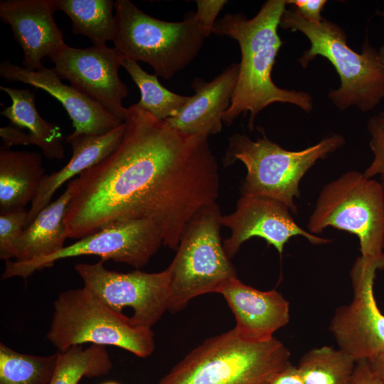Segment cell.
I'll return each instance as SVG.
<instances>
[{
    "instance_id": "obj_7",
    "label": "cell",
    "mask_w": 384,
    "mask_h": 384,
    "mask_svg": "<svg viewBox=\"0 0 384 384\" xmlns=\"http://www.w3.org/2000/svg\"><path fill=\"white\" fill-rule=\"evenodd\" d=\"M48 341L58 351L77 345L112 346L145 358L155 348L151 329L134 326L84 287L61 292L53 302Z\"/></svg>"
},
{
    "instance_id": "obj_8",
    "label": "cell",
    "mask_w": 384,
    "mask_h": 384,
    "mask_svg": "<svg viewBox=\"0 0 384 384\" xmlns=\"http://www.w3.org/2000/svg\"><path fill=\"white\" fill-rule=\"evenodd\" d=\"M221 217L215 203L200 210L188 224L167 267L171 272L170 312L182 310L196 297L216 293L223 283L237 277L221 242Z\"/></svg>"
},
{
    "instance_id": "obj_2",
    "label": "cell",
    "mask_w": 384,
    "mask_h": 384,
    "mask_svg": "<svg viewBox=\"0 0 384 384\" xmlns=\"http://www.w3.org/2000/svg\"><path fill=\"white\" fill-rule=\"evenodd\" d=\"M287 0H268L252 18L242 13H227L218 18L213 33L235 40L241 53L235 91L223 122L230 125L241 114L250 113L248 127L254 129L257 115L269 105L289 103L309 112L311 95L304 91L277 86L272 72L282 41L278 34Z\"/></svg>"
},
{
    "instance_id": "obj_35",
    "label": "cell",
    "mask_w": 384,
    "mask_h": 384,
    "mask_svg": "<svg viewBox=\"0 0 384 384\" xmlns=\"http://www.w3.org/2000/svg\"><path fill=\"white\" fill-rule=\"evenodd\" d=\"M368 361L372 369L382 380L384 384V351Z\"/></svg>"
},
{
    "instance_id": "obj_11",
    "label": "cell",
    "mask_w": 384,
    "mask_h": 384,
    "mask_svg": "<svg viewBox=\"0 0 384 384\" xmlns=\"http://www.w3.org/2000/svg\"><path fill=\"white\" fill-rule=\"evenodd\" d=\"M74 268L83 287L110 309L123 316V311L130 309L129 321L134 326L151 329L168 311L171 284L168 267L159 272L136 270L122 273L107 269L100 260L78 263Z\"/></svg>"
},
{
    "instance_id": "obj_17",
    "label": "cell",
    "mask_w": 384,
    "mask_h": 384,
    "mask_svg": "<svg viewBox=\"0 0 384 384\" xmlns=\"http://www.w3.org/2000/svg\"><path fill=\"white\" fill-rule=\"evenodd\" d=\"M216 293L223 296L234 314V329L247 339H270L289 321V303L275 289L260 291L236 277L223 283Z\"/></svg>"
},
{
    "instance_id": "obj_4",
    "label": "cell",
    "mask_w": 384,
    "mask_h": 384,
    "mask_svg": "<svg viewBox=\"0 0 384 384\" xmlns=\"http://www.w3.org/2000/svg\"><path fill=\"white\" fill-rule=\"evenodd\" d=\"M290 357L276 338L253 341L233 328L193 349L159 384H268Z\"/></svg>"
},
{
    "instance_id": "obj_34",
    "label": "cell",
    "mask_w": 384,
    "mask_h": 384,
    "mask_svg": "<svg viewBox=\"0 0 384 384\" xmlns=\"http://www.w3.org/2000/svg\"><path fill=\"white\" fill-rule=\"evenodd\" d=\"M268 384H306L297 366L289 363L278 372Z\"/></svg>"
},
{
    "instance_id": "obj_16",
    "label": "cell",
    "mask_w": 384,
    "mask_h": 384,
    "mask_svg": "<svg viewBox=\"0 0 384 384\" xmlns=\"http://www.w3.org/2000/svg\"><path fill=\"white\" fill-rule=\"evenodd\" d=\"M0 76L8 82H20L43 90L58 100L72 121L75 134L102 135L123 122L97 102L63 84L53 69L44 67L32 71L6 60L0 63Z\"/></svg>"
},
{
    "instance_id": "obj_12",
    "label": "cell",
    "mask_w": 384,
    "mask_h": 384,
    "mask_svg": "<svg viewBox=\"0 0 384 384\" xmlns=\"http://www.w3.org/2000/svg\"><path fill=\"white\" fill-rule=\"evenodd\" d=\"M378 270H384V255L356 260L350 271L352 301L336 308L329 324L338 348L356 362L369 361L384 351V314L373 292Z\"/></svg>"
},
{
    "instance_id": "obj_1",
    "label": "cell",
    "mask_w": 384,
    "mask_h": 384,
    "mask_svg": "<svg viewBox=\"0 0 384 384\" xmlns=\"http://www.w3.org/2000/svg\"><path fill=\"white\" fill-rule=\"evenodd\" d=\"M124 122L114 150L68 183V236L81 239L117 222L148 220L176 251L191 220L219 196L208 136L174 129L137 103Z\"/></svg>"
},
{
    "instance_id": "obj_37",
    "label": "cell",
    "mask_w": 384,
    "mask_h": 384,
    "mask_svg": "<svg viewBox=\"0 0 384 384\" xmlns=\"http://www.w3.org/2000/svg\"><path fill=\"white\" fill-rule=\"evenodd\" d=\"M377 14H378V16H380L383 18H384V10L383 11H377Z\"/></svg>"
},
{
    "instance_id": "obj_28",
    "label": "cell",
    "mask_w": 384,
    "mask_h": 384,
    "mask_svg": "<svg viewBox=\"0 0 384 384\" xmlns=\"http://www.w3.org/2000/svg\"><path fill=\"white\" fill-rule=\"evenodd\" d=\"M26 209L0 213V258L6 261L16 256V244L26 227Z\"/></svg>"
},
{
    "instance_id": "obj_30",
    "label": "cell",
    "mask_w": 384,
    "mask_h": 384,
    "mask_svg": "<svg viewBox=\"0 0 384 384\" xmlns=\"http://www.w3.org/2000/svg\"><path fill=\"white\" fill-rule=\"evenodd\" d=\"M228 2L226 0L196 1L197 20L206 38L213 33L214 25L218 20L217 16Z\"/></svg>"
},
{
    "instance_id": "obj_19",
    "label": "cell",
    "mask_w": 384,
    "mask_h": 384,
    "mask_svg": "<svg viewBox=\"0 0 384 384\" xmlns=\"http://www.w3.org/2000/svg\"><path fill=\"white\" fill-rule=\"evenodd\" d=\"M125 129L123 122L110 132L99 136L69 134L65 140L73 150L69 161L59 171L46 174L37 195L28 210L26 226L49 203L54 193L66 181L80 175L111 154L120 142Z\"/></svg>"
},
{
    "instance_id": "obj_22",
    "label": "cell",
    "mask_w": 384,
    "mask_h": 384,
    "mask_svg": "<svg viewBox=\"0 0 384 384\" xmlns=\"http://www.w3.org/2000/svg\"><path fill=\"white\" fill-rule=\"evenodd\" d=\"M11 100V105L6 107L1 114L6 117L11 124L26 129L35 141L36 146L48 159L60 160L64 156L63 134L61 128L48 122L39 114L35 104L36 95L28 89H18L0 86Z\"/></svg>"
},
{
    "instance_id": "obj_10",
    "label": "cell",
    "mask_w": 384,
    "mask_h": 384,
    "mask_svg": "<svg viewBox=\"0 0 384 384\" xmlns=\"http://www.w3.org/2000/svg\"><path fill=\"white\" fill-rule=\"evenodd\" d=\"M161 244L162 236L154 223L148 220L120 221L50 255L28 262L6 261L1 279H26L36 271L51 267L58 260L83 255L98 256L104 262L113 260L139 270L149 262Z\"/></svg>"
},
{
    "instance_id": "obj_3",
    "label": "cell",
    "mask_w": 384,
    "mask_h": 384,
    "mask_svg": "<svg viewBox=\"0 0 384 384\" xmlns=\"http://www.w3.org/2000/svg\"><path fill=\"white\" fill-rule=\"evenodd\" d=\"M279 26L299 31L309 40V49L297 59L303 68L317 56L326 58L334 67L340 86L331 90L328 96L339 110L356 107L361 112H369L384 99V66L378 50L367 38L361 52L357 53L348 46L347 35L341 26L326 18L317 23L310 22L292 8L285 9Z\"/></svg>"
},
{
    "instance_id": "obj_39",
    "label": "cell",
    "mask_w": 384,
    "mask_h": 384,
    "mask_svg": "<svg viewBox=\"0 0 384 384\" xmlns=\"http://www.w3.org/2000/svg\"><path fill=\"white\" fill-rule=\"evenodd\" d=\"M104 384H119V383H117L116 382H107V383H105Z\"/></svg>"
},
{
    "instance_id": "obj_9",
    "label": "cell",
    "mask_w": 384,
    "mask_h": 384,
    "mask_svg": "<svg viewBox=\"0 0 384 384\" xmlns=\"http://www.w3.org/2000/svg\"><path fill=\"white\" fill-rule=\"evenodd\" d=\"M327 227L356 235L362 257L384 255V189L380 181L350 171L321 189L307 223L316 235Z\"/></svg>"
},
{
    "instance_id": "obj_6",
    "label": "cell",
    "mask_w": 384,
    "mask_h": 384,
    "mask_svg": "<svg viewBox=\"0 0 384 384\" xmlns=\"http://www.w3.org/2000/svg\"><path fill=\"white\" fill-rule=\"evenodd\" d=\"M345 144L343 136L331 134L300 151H289L269 139L264 134L253 140L245 134H235L223 159L224 165L236 161L246 167L242 195L261 196L278 200L297 213L294 199L300 195L299 183L317 161Z\"/></svg>"
},
{
    "instance_id": "obj_25",
    "label": "cell",
    "mask_w": 384,
    "mask_h": 384,
    "mask_svg": "<svg viewBox=\"0 0 384 384\" xmlns=\"http://www.w3.org/2000/svg\"><path fill=\"white\" fill-rule=\"evenodd\" d=\"M356 364L341 349L323 346L304 353L297 367L306 384H347Z\"/></svg>"
},
{
    "instance_id": "obj_15",
    "label": "cell",
    "mask_w": 384,
    "mask_h": 384,
    "mask_svg": "<svg viewBox=\"0 0 384 384\" xmlns=\"http://www.w3.org/2000/svg\"><path fill=\"white\" fill-rule=\"evenodd\" d=\"M54 0H1L0 18L10 25L23 52L22 65L29 70L44 68L43 58L66 46L54 19Z\"/></svg>"
},
{
    "instance_id": "obj_14",
    "label": "cell",
    "mask_w": 384,
    "mask_h": 384,
    "mask_svg": "<svg viewBox=\"0 0 384 384\" xmlns=\"http://www.w3.org/2000/svg\"><path fill=\"white\" fill-rule=\"evenodd\" d=\"M222 225L231 235L223 242L224 250L231 259L246 240L258 237L273 245L282 255L285 244L302 235L313 245H323L331 240L322 238L302 228L294 220L289 207L282 202L266 196L242 195L234 212L222 215Z\"/></svg>"
},
{
    "instance_id": "obj_38",
    "label": "cell",
    "mask_w": 384,
    "mask_h": 384,
    "mask_svg": "<svg viewBox=\"0 0 384 384\" xmlns=\"http://www.w3.org/2000/svg\"><path fill=\"white\" fill-rule=\"evenodd\" d=\"M382 185H383V189H384V176H381V181H380Z\"/></svg>"
},
{
    "instance_id": "obj_29",
    "label": "cell",
    "mask_w": 384,
    "mask_h": 384,
    "mask_svg": "<svg viewBox=\"0 0 384 384\" xmlns=\"http://www.w3.org/2000/svg\"><path fill=\"white\" fill-rule=\"evenodd\" d=\"M367 129L370 136L369 146L373 159L363 174L367 178L384 176V111L372 116L368 121Z\"/></svg>"
},
{
    "instance_id": "obj_20",
    "label": "cell",
    "mask_w": 384,
    "mask_h": 384,
    "mask_svg": "<svg viewBox=\"0 0 384 384\" xmlns=\"http://www.w3.org/2000/svg\"><path fill=\"white\" fill-rule=\"evenodd\" d=\"M46 175L38 152L0 149V213L26 209Z\"/></svg>"
},
{
    "instance_id": "obj_24",
    "label": "cell",
    "mask_w": 384,
    "mask_h": 384,
    "mask_svg": "<svg viewBox=\"0 0 384 384\" xmlns=\"http://www.w3.org/2000/svg\"><path fill=\"white\" fill-rule=\"evenodd\" d=\"M112 368L106 346L91 344L84 348L82 345L73 346L58 351L56 368L50 384H78L85 377L107 375Z\"/></svg>"
},
{
    "instance_id": "obj_27",
    "label": "cell",
    "mask_w": 384,
    "mask_h": 384,
    "mask_svg": "<svg viewBox=\"0 0 384 384\" xmlns=\"http://www.w3.org/2000/svg\"><path fill=\"white\" fill-rule=\"evenodd\" d=\"M58 351L49 356L18 352L0 343V384H50Z\"/></svg>"
},
{
    "instance_id": "obj_21",
    "label": "cell",
    "mask_w": 384,
    "mask_h": 384,
    "mask_svg": "<svg viewBox=\"0 0 384 384\" xmlns=\"http://www.w3.org/2000/svg\"><path fill=\"white\" fill-rule=\"evenodd\" d=\"M71 197V188L39 212L26 226L16 247L15 260L28 262L53 254L64 246L68 236L64 223Z\"/></svg>"
},
{
    "instance_id": "obj_36",
    "label": "cell",
    "mask_w": 384,
    "mask_h": 384,
    "mask_svg": "<svg viewBox=\"0 0 384 384\" xmlns=\"http://www.w3.org/2000/svg\"><path fill=\"white\" fill-rule=\"evenodd\" d=\"M378 53H379L380 62L384 66V44L379 48Z\"/></svg>"
},
{
    "instance_id": "obj_13",
    "label": "cell",
    "mask_w": 384,
    "mask_h": 384,
    "mask_svg": "<svg viewBox=\"0 0 384 384\" xmlns=\"http://www.w3.org/2000/svg\"><path fill=\"white\" fill-rule=\"evenodd\" d=\"M49 58L60 80H68L72 87L124 121L127 108L123 100L129 89L119 78L122 56L114 48L104 45L76 48L66 45Z\"/></svg>"
},
{
    "instance_id": "obj_23",
    "label": "cell",
    "mask_w": 384,
    "mask_h": 384,
    "mask_svg": "<svg viewBox=\"0 0 384 384\" xmlns=\"http://www.w3.org/2000/svg\"><path fill=\"white\" fill-rule=\"evenodd\" d=\"M57 10L64 12L72 23L74 35L88 37L93 46L113 42L116 32L114 2L112 0H54Z\"/></svg>"
},
{
    "instance_id": "obj_5",
    "label": "cell",
    "mask_w": 384,
    "mask_h": 384,
    "mask_svg": "<svg viewBox=\"0 0 384 384\" xmlns=\"http://www.w3.org/2000/svg\"><path fill=\"white\" fill-rule=\"evenodd\" d=\"M114 10V48L122 58L147 63L157 77L172 78L203 48L206 38L193 11L171 22L148 15L129 0H117Z\"/></svg>"
},
{
    "instance_id": "obj_26",
    "label": "cell",
    "mask_w": 384,
    "mask_h": 384,
    "mask_svg": "<svg viewBox=\"0 0 384 384\" xmlns=\"http://www.w3.org/2000/svg\"><path fill=\"white\" fill-rule=\"evenodd\" d=\"M121 66L139 90L141 97L137 104L160 120L176 116L190 98L164 87L155 74L144 71L135 60L122 57Z\"/></svg>"
},
{
    "instance_id": "obj_31",
    "label": "cell",
    "mask_w": 384,
    "mask_h": 384,
    "mask_svg": "<svg viewBox=\"0 0 384 384\" xmlns=\"http://www.w3.org/2000/svg\"><path fill=\"white\" fill-rule=\"evenodd\" d=\"M326 2V0H287V4L291 5L299 15L316 23L324 19L321 16V12Z\"/></svg>"
},
{
    "instance_id": "obj_32",
    "label": "cell",
    "mask_w": 384,
    "mask_h": 384,
    "mask_svg": "<svg viewBox=\"0 0 384 384\" xmlns=\"http://www.w3.org/2000/svg\"><path fill=\"white\" fill-rule=\"evenodd\" d=\"M0 136L3 141L1 147L9 149L11 146L35 145V141L28 134L12 124L0 128Z\"/></svg>"
},
{
    "instance_id": "obj_33",
    "label": "cell",
    "mask_w": 384,
    "mask_h": 384,
    "mask_svg": "<svg viewBox=\"0 0 384 384\" xmlns=\"http://www.w3.org/2000/svg\"><path fill=\"white\" fill-rule=\"evenodd\" d=\"M347 384H383L382 380L372 369L369 361L356 362L353 375Z\"/></svg>"
},
{
    "instance_id": "obj_18",
    "label": "cell",
    "mask_w": 384,
    "mask_h": 384,
    "mask_svg": "<svg viewBox=\"0 0 384 384\" xmlns=\"http://www.w3.org/2000/svg\"><path fill=\"white\" fill-rule=\"evenodd\" d=\"M239 68V63H232L209 82L195 78L191 82L194 95L176 116L164 121L189 134L209 137L220 132L223 114L230 105L235 91Z\"/></svg>"
}]
</instances>
